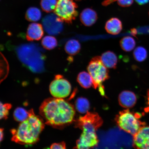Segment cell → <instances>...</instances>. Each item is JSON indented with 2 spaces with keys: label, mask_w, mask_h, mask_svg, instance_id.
Returning <instances> with one entry per match:
<instances>
[{
  "label": "cell",
  "mask_w": 149,
  "mask_h": 149,
  "mask_svg": "<svg viewBox=\"0 0 149 149\" xmlns=\"http://www.w3.org/2000/svg\"><path fill=\"white\" fill-rule=\"evenodd\" d=\"M40 113L45 124L55 128L63 127L72 123L75 114L72 104L63 99L50 98L44 100Z\"/></svg>",
  "instance_id": "1"
},
{
  "label": "cell",
  "mask_w": 149,
  "mask_h": 149,
  "mask_svg": "<svg viewBox=\"0 0 149 149\" xmlns=\"http://www.w3.org/2000/svg\"><path fill=\"white\" fill-rule=\"evenodd\" d=\"M28 118L20 123L16 129L11 130L12 140L18 144L31 145L38 141L39 136L44 128L43 120L35 114L33 109L29 111Z\"/></svg>",
  "instance_id": "2"
},
{
  "label": "cell",
  "mask_w": 149,
  "mask_h": 149,
  "mask_svg": "<svg viewBox=\"0 0 149 149\" xmlns=\"http://www.w3.org/2000/svg\"><path fill=\"white\" fill-rule=\"evenodd\" d=\"M17 55L24 66L35 73L44 71L46 56L43 50L34 43L20 45L16 48Z\"/></svg>",
  "instance_id": "3"
},
{
  "label": "cell",
  "mask_w": 149,
  "mask_h": 149,
  "mask_svg": "<svg viewBox=\"0 0 149 149\" xmlns=\"http://www.w3.org/2000/svg\"><path fill=\"white\" fill-rule=\"evenodd\" d=\"M75 126L82 130L83 133L73 149H92L97 145L96 132L101 125L97 121L89 117L82 118L76 123Z\"/></svg>",
  "instance_id": "4"
},
{
  "label": "cell",
  "mask_w": 149,
  "mask_h": 149,
  "mask_svg": "<svg viewBox=\"0 0 149 149\" xmlns=\"http://www.w3.org/2000/svg\"><path fill=\"white\" fill-rule=\"evenodd\" d=\"M115 120L119 128L133 136L145 125L144 122L139 120L128 109L120 111Z\"/></svg>",
  "instance_id": "5"
},
{
  "label": "cell",
  "mask_w": 149,
  "mask_h": 149,
  "mask_svg": "<svg viewBox=\"0 0 149 149\" xmlns=\"http://www.w3.org/2000/svg\"><path fill=\"white\" fill-rule=\"evenodd\" d=\"M87 70L93 79V87L95 89L103 85L102 83L109 79V71L102 64L100 56L93 57L89 62Z\"/></svg>",
  "instance_id": "6"
},
{
  "label": "cell",
  "mask_w": 149,
  "mask_h": 149,
  "mask_svg": "<svg viewBox=\"0 0 149 149\" xmlns=\"http://www.w3.org/2000/svg\"><path fill=\"white\" fill-rule=\"evenodd\" d=\"M77 7L73 0H58L54 12L63 22L70 24L78 15Z\"/></svg>",
  "instance_id": "7"
},
{
  "label": "cell",
  "mask_w": 149,
  "mask_h": 149,
  "mask_svg": "<svg viewBox=\"0 0 149 149\" xmlns=\"http://www.w3.org/2000/svg\"><path fill=\"white\" fill-rule=\"evenodd\" d=\"M71 91L69 81L61 74L56 75L50 84V92L54 98L63 99L68 97Z\"/></svg>",
  "instance_id": "8"
},
{
  "label": "cell",
  "mask_w": 149,
  "mask_h": 149,
  "mask_svg": "<svg viewBox=\"0 0 149 149\" xmlns=\"http://www.w3.org/2000/svg\"><path fill=\"white\" fill-rule=\"evenodd\" d=\"M63 22L56 15L51 14L43 19L42 24L45 30L48 34L57 35L63 30Z\"/></svg>",
  "instance_id": "9"
},
{
  "label": "cell",
  "mask_w": 149,
  "mask_h": 149,
  "mask_svg": "<svg viewBox=\"0 0 149 149\" xmlns=\"http://www.w3.org/2000/svg\"><path fill=\"white\" fill-rule=\"evenodd\" d=\"M135 149H149V126H144L133 136Z\"/></svg>",
  "instance_id": "10"
},
{
  "label": "cell",
  "mask_w": 149,
  "mask_h": 149,
  "mask_svg": "<svg viewBox=\"0 0 149 149\" xmlns=\"http://www.w3.org/2000/svg\"><path fill=\"white\" fill-rule=\"evenodd\" d=\"M137 101L135 93L132 91H124L121 92L118 97L120 105L125 109H130L134 107Z\"/></svg>",
  "instance_id": "11"
},
{
  "label": "cell",
  "mask_w": 149,
  "mask_h": 149,
  "mask_svg": "<svg viewBox=\"0 0 149 149\" xmlns=\"http://www.w3.org/2000/svg\"><path fill=\"white\" fill-rule=\"evenodd\" d=\"M44 32L42 25L37 23L30 24L27 30L26 38L29 41H38L44 36Z\"/></svg>",
  "instance_id": "12"
},
{
  "label": "cell",
  "mask_w": 149,
  "mask_h": 149,
  "mask_svg": "<svg viewBox=\"0 0 149 149\" xmlns=\"http://www.w3.org/2000/svg\"><path fill=\"white\" fill-rule=\"evenodd\" d=\"M80 20L84 25L89 27L94 25L98 19L97 14L94 10L90 8L82 11L80 16Z\"/></svg>",
  "instance_id": "13"
},
{
  "label": "cell",
  "mask_w": 149,
  "mask_h": 149,
  "mask_svg": "<svg viewBox=\"0 0 149 149\" xmlns=\"http://www.w3.org/2000/svg\"><path fill=\"white\" fill-rule=\"evenodd\" d=\"M102 64L106 68H116L118 58L116 54L113 52L107 51L104 52L100 56Z\"/></svg>",
  "instance_id": "14"
},
{
  "label": "cell",
  "mask_w": 149,
  "mask_h": 149,
  "mask_svg": "<svg viewBox=\"0 0 149 149\" xmlns=\"http://www.w3.org/2000/svg\"><path fill=\"white\" fill-rule=\"evenodd\" d=\"M123 29L122 22L118 18H112L106 23L105 29L108 33L113 35L119 34Z\"/></svg>",
  "instance_id": "15"
},
{
  "label": "cell",
  "mask_w": 149,
  "mask_h": 149,
  "mask_svg": "<svg viewBox=\"0 0 149 149\" xmlns=\"http://www.w3.org/2000/svg\"><path fill=\"white\" fill-rule=\"evenodd\" d=\"M78 83L83 88L88 89L93 85V79L91 74L86 72H82L78 74L77 79Z\"/></svg>",
  "instance_id": "16"
},
{
  "label": "cell",
  "mask_w": 149,
  "mask_h": 149,
  "mask_svg": "<svg viewBox=\"0 0 149 149\" xmlns=\"http://www.w3.org/2000/svg\"><path fill=\"white\" fill-rule=\"evenodd\" d=\"M81 45L77 40L72 39L67 42L65 46L66 53L70 55L74 56L77 54L81 49Z\"/></svg>",
  "instance_id": "17"
},
{
  "label": "cell",
  "mask_w": 149,
  "mask_h": 149,
  "mask_svg": "<svg viewBox=\"0 0 149 149\" xmlns=\"http://www.w3.org/2000/svg\"><path fill=\"white\" fill-rule=\"evenodd\" d=\"M120 43L122 49L126 52L132 51L136 46V42L134 39L129 36L123 37L121 39Z\"/></svg>",
  "instance_id": "18"
},
{
  "label": "cell",
  "mask_w": 149,
  "mask_h": 149,
  "mask_svg": "<svg viewBox=\"0 0 149 149\" xmlns=\"http://www.w3.org/2000/svg\"><path fill=\"white\" fill-rule=\"evenodd\" d=\"M75 105L76 109L80 113H87L90 109L89 102L85 98L81 97L77 98Z\"/></svg>",
  "instance_id": "19"
},
{
  "label": "cell",
  "mask_w": 149,
  "mask_h": 149,
  "mask_svg": "<svg viewBox=\"0 0 149 149\" xmlns=\"http://www.w3.org/2000/svg\"><path fill=\"white\" fill-rule=\"evenodd\" d=\"M42 14L40 9L35 7H31L28 9L25 15V18L28 21L36 22L41 18Z\"/></svg>",
  "instance_id": "20"
},
{
  "label": "cell",
  "mask_w": 149,
  "mask_h": 149,
  "mask_svg": "<svg viewBox=\"0 0 149 149\" xmlns=\"http://www.w3.org/2000/svg\"><path fill=\"white\" fill-rule=\"evenodd\" d=\"M42 44L45 49L51 50L56 47L58 42L56 39L54 37L47 36L42 39Z\"/></svg>",
  "instance_id": "21"
},
{
  "label": "cell",
  "mask_w": 149,
  "mask_h": 149,
  "mask_svg": "<svg viewBox=\"0 0 149 149\" xmlns=\"http://www.w3.org/2000/svg\"><path fill=\"white\" fill-rule=\"evenodd\" d=\"M15 120L20 123L27 119L29 116V111L23 108L18 107L15 109L13 113Z\"/></svg>",
  "instance_id": "22"
},
{
  "label": "cell",
  "mask_w": 149,
  "mask_h": 149,
  "mask_svg": "<svg viewBox=\"0 0 149 149\" xmlns=\"http://www.w3.org/2000/svg\"><path fill=\"white\" fill-rule=\"evenodd\" d=\"M133 55L136 61L139 62H142L146 59L148 53L144 47L139 46L135 48L133 52Z\"/></svg>",
  "instance_id": "23"
},
{
  "label": "cell",
  "mask_w": 149,
  "mask_h": 149,
  "mask_svg": "<svg viewBox=\"0 0 149 149\" xmlns=\"http://www.w3.org/2000/svg\"><path fill=\"white\" fill-rule=\"evenodd\" d=\"M57 1V0H41V7L44 12L51 13L54 11Z\"/></svg>",
  "instance_id": "24"
},
{
  "label": "cell",
  "mask_w": 149,
  "mask_h": 149,
  "mask_svg": "<svg viewBox=\"0 0 149 149\" xmlns=\"http://www.w3.org/2000/svg\"><path fill=\"white\" fill-rule=\"evenodd\" d=\"M12 107V105L9 104H3L1 102L0 117L1 119H6L8 117L9 111Z\"/></svg>",
  "instance_id": "25"
},
{
  "label": "cell",
  "mask_w": 149,
  "mask_h": 149,
  "mask_svg": "<svg viewBox=\"0 0 149 149\" xmlns=\"http://www.w3.org/2000/svg\"><path fill=\"white\" fill-rule=\"evenodd\" d=\"M117 3L122 7H127L130 6L133 3L134 0H116Z\"/></svg>",
  "instance_id": "26"
},
{
  "label": "cell",
  "mask_w": 149,
  "mask_h": 149,
  "mask_svg": "<svg viewBox=\"0 0 149 149\" xmlns=\"http://www.w3.org/2000/svg\"><path fill=\"white\" fill-rule=\"evenodd\" d=\"M50 148V149H66V145L64 142L54 143Z\"/></svg>",
  "instance_id": "27"
},
{
  "label": "cell",
  "mask_w": 149,
  "mask_h": 149,
  "mask_svg": "<svg viewBox=\"0 0 149 149\" xmlns=\"http://www.w3.org/2000/svg\"><path fill=\"white\" fill-rule=\"evenodd\" d=\"M116 1V0H105L102 3V4L104 6H107Z\"/></svg>",
  "instance_id": "28"
},
{
  "label": "cell",
  "mask_w": 149,
  "mask_h": 149,
  "mask_svg": "<svg viewBox=\"0 0 149 149\" xmlns=\"http://www.w3.org/2000/svg\"><path fill=\"white\" fill-rule=\"evenodd\" d=\"M135 1L139 5H141L146 4L149 2V0H135Z\"/></svg>",
  "instance_id": "29"
},
{
  "label": "cell",
  "mask_w": 149,
  "mask_h": 149,
  "mask_svg": "<svg viewBox=\"0 0 149 149\" xmlns=\"http://www.w3.org/2000/svg\"><path fill=\"white\" fill-rule=\"evenodd\" d=\"M131 34L133 35V36H135L137 33V31L136 29H131Z\"/></svg>",
  "instance_id": "30"
},
{
  "label": "cell",
  "mask_w": 149,
  "mask_h": 149,
  "mask_svg": "<svg viewBox=\"0 0 149 149\" xmlns=\"http://www.w3.org/2000/svg\"><path fill=\"white\" fill-rule=\"evenodd\" d=\"M3 128H1V133H0V134H1V141H2V139H3Z\"/></svg>",
  "instance_id": "31"
},
{
  "label": "cell",
  "mask_w": 149,
  "mask_h": 149,
  "mask_svg": "<svg viewBox=\"0 0 149 149\" xmlns=\"http://www.w3.org/2000/svg\"><path fill=\"white\" fill-rule=\"evenodd\" d=\"M148 104L149 106V89L148 91Z\"/></svg>",
  "instance_id": "32"
},
{
  "label": "cell",
  "mask_w": 149,
  "mask_h": 149,
  "mask_svg": "<svg viewBox=\"0 0 149 149\" xmlns=\"http://www.w3.org/2000/svg\"><path fill=\"white\" fill-rule=\"evenodd\" d=\"M44 149H50V148H45Z\"/></svg>",
  "instance_id": "33"
},
{
  "label": "cell",
  "mask_w": 149,
  "mask_h": 149,
  "mask_svg": "<svg viewBox=\"0 0 149 149\" xmlns=\"http://www.w3.org/2000/svg\"><path fill=\"white\" fill-rule=\"evenodd\" d=\"M76 1H81V0H76Z\"/></svg>",
  "instance_id": "34"
},
{
  "label": "cell",
  "mask_w": 149,
  "mask_h": 149,
  "mask_svg": "<svg viewBox=\"0 0 149 149\" xmlns=\"http://www.w3.org/2000/svg\"></svg>",
  "instance_id": "35"
}]
</instances>
